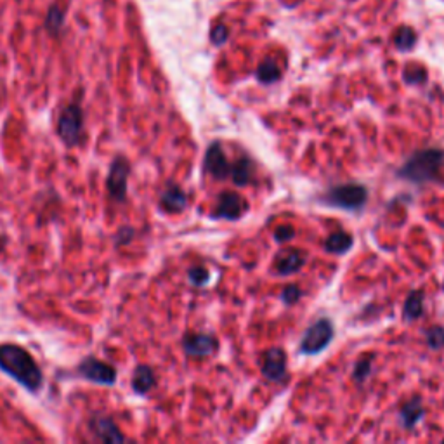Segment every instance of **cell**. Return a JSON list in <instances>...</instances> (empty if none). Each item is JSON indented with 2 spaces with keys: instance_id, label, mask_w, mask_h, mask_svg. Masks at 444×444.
<instances>
[{
  "instance_id": "6da1fadb",
  "label": "cell",
  "mask_w": 444,
  "mask_h": 444,
  "mask_svg": "<svg viewBox=\"0 0 444 444\" xmlns=\"http://www.w3.org/2000/svg\"><path fill=\"white\" fill-rule=\"evenodd\" d=\"M0 370L30 392H38L44 384L42 370L33 356L18 344H0Z\"/></svg>"
},
{
  "instance_id": "7a4b0ae2",
  "label": "cell",
  "mask_w": 444,
  "mask_h": 444,
  "mask_svg": "<svg viewBox=\"0 0 444 444\" xmlns=\"http://www.w3.org/2000/svg\"><path fill=\"white\" fill-rule=\"evenodd\" d=\"M444 162L443 149H423L415 153L399 170V175L409 179L411 182L432 181L438 175L439 167Z\"/></svg>"
},
{
  "instance_id": "3957f363",
  "label": "cell",
  "mask_w": 444,
  "mask_h": 444,
  "mask_svg": "<svg viewBox=\"0 0 444 444\" xmlns=\"http://www.w3.org/2000/svg\"><path fill=\"white\" fill-rule=\"evenodd\" d=\"M57 136L66 146H76L82 139L83 130V111L78 105H68L59 115L57 120Z\"/></svg>"
},
{
  "instance_id": "277c9868",
  "label": "cell",
  "mask_w": 444,
  "mask_h": 444,
  "mask_svg": "<svg viewBox=\"0 0 444 444\" xmlns=\"http://www.w3.org/2000/svg\"><path fill=\"white\" fill-rule=\"evenodd\" d=\"M130 175V163L125 156L117 155L110 165L108 177H106V189L110 198L117 204H124L127 198V185Z\"/></svg>"
},
{
  "instance_id": "5b68a950",
  "label": "cell",
  "mask_w": 444,
  "mask_h": 444,
  "mask_svg": "<svg viewBox=\"0 0 444 444\" xmlns=\"http://www.w3.org/2000/svg\"><path fill=\"white\" fill-rule=\"evenodd\" d=\"M366 189L359 185H346L333 187L330 193L327 194V204L339 209L346 210H358L366 204Z\"/></svg>"
},
{
  "instance_id": "8992f818",
  "label": "cell",
  "mask_w": 444,
  "mask_h": 444,
  "mask_svg": "<svg viewBox=\"0 0 444 444\" xmlns=\"http://www.w3.org/2000/svg\"><path fill=\"white\" fill-rule=\"evenodd\" d=\"M333 339V325L328 320L316 321L312 327L308 328L305 335L302 337L300 351L304 354H317L332 342Z\"/></svg>"
},
{
  "instance_id": "52a82bcc",
  "label": "cell",
  "mask_w": 444,
  "mask_h": 444,
  "mask_svg": "<svg viewBox=\"0 0 444 444\" xmlns=\"http://www.w3.org/2000/svg\"><path fill=\"white\" fill-rule=\"evenodd\" d=\"M78 375L86 378V380L93 382V384L108 385V387L115 385V382H117V370H115V366H111L98 358L83 359L78 365Z\"/></svg>"
},
{
  "instance_id": "ba28073f",
  "label": "cell",
  "mask_w": 444,
  "mask_h": 444,
  "mask_svg": "<svg viewBox=\"0 0 444 444\" xmlns=\"http://www.w3.org/2000/svg\"><path fill=\"white\" fill-rule=\"evenodd\" d=\"M245 206H247V201L238 193H222L219 200H217L216 212L212 214V217H216V219L236 221L245 212Z\"/></svg>"
},
{
  "instance_id": "9c48e42d",
  "label": "cell",
  "mask_w": 444,
  "mask_h": 444,
  "mask_svg": "<svg viewBox=\"0 0 444 444\" xmlns=\"http://www.w3.org/2000/svg\"><path fill=\"white\" fill-rule=\"evenodd\" d=\"M90 431L99 441L103 443H124L125 436L122 434L120 428L117 427L115 420L111 416L95 415L90 420Z\"/></svg>"
},
{
  "instance_id": "30bf717a",
  "label": "cell",
  "mask_w": 444,
  "mask_h": 444,
  "mask_svg": "<svg viewBox=\"0 0 444 444\" xmlns=\"http://www.w3.org/2000/svg\"><path fill=\"white\" fill-rule=\"evenodd\" d=\"M205 170L209 172L212 177L219 179H228L229 172H231V167H229L228 158H226L224 151H222L221 143H214L212 146L209 148L205 155Z\"/></svg>"
},
{
  "instance_id": "8fae6325",
  "label": "cell",
  "mask_w": 444,
  "mask_h": 444,
  "mask_svg": "<svg viewBox=\"0 0 444 444\" xmlns=\"http://www.w3.org/2000/svg\"><path fill=\"white\" fill-rule=\"evenodd\" d=\"M182 346H185V351L189 356L205 358V356L212 354L214 349H216L217 340L212 335H205V333H191V335L185 337Z\"/></svg>"
},
{
  "instance_id": "7c38bea8",
  "label": "cell",
  "mask_w": 444,
  "mask_h": 444,
  "mask_svg": "<svg viewBox=\"0 0 444 444\" xmlns=\"http://www.w3.org/2000/svg\"><path fill=\"white\" fill-rule=\"evenodd\" d=\"M262 373L273 382L283 380L286 373V354L281 349H271L266 352L262 365Z\"/></svg>"
},
{
  "instance_id": "4fadbf2b",
  "label": "cell",
  "mask_w": 444,
  "mask_h": 444,
  "mask_svg": "<svg viewBox=\"0 0 444 444\" xmlns=\"http://www.w3.org/2000/svg\"><path fill=\"white\" fill-rule=\"evenodd\" d=\"M187 205V197L185 191L179 186L170 185L160 197V206L165 210L167 214H177L182 212Z\"/></svg>"
},
{
  "instance_id": "5bb4252c",
  "label": "cell",
  "mask_w": 444,
  "mask_h": 444,
  "mask_svg": "<svg viewBox=\"0 0 444 444\" xmlns=\"http://www.w3.org/2000/svg\"><path fill=\"white\" fill-rule=\"evenodd\" d=\"M155 384H156L155 371L149 368L148 365H139L134 370L132 389L136 390L137 394H148L149 390L155 387Z\"/></svg>"
},
{
  "instance_id": "9a60e30c",
  "label": "cell",
  "mask_w": 444,
  "mask_h": 444,
  "mask_svg": "<svg viewBox=\"0 0 444 444\" xmlns=\"http://www.w3.org/2000/svg\"><path fill=\"white\" fill-rule=\"evenodd\" d=\"M305 264V255L298 250H288L278 259L276 269L279 274H293Z\"/></svg>"
},
{
  "instance_id": "2e32d148",
  "label": "cell",
  "mask_w": 444,
  "mask_h": 444,
  "mask_svg": "<svg viewBox=\"0 0 444 444\" xmlns=\"http://www.w3.org/2000/svg\"><path fill=\"white\" fill-rule=\"evenodd\" d=\"M399 416H401V422H403L404 427L407 428L415 427L423 416V408H422V403H420L419 397H415V399H411L409 403L404 404V408L401 409Z\"/></svg>"
},
{
  "instance_id": "e0dca14e",
  "label": "cell",
  "mask_w": 444,
  "mask_h": 444,
  "mask_svg": "<svg viewBox=\"0 0 444 444\" xmlns=\"http://www.w3.org/2000/svg\"><path fill=\"white\" fill-rule=\"evenodd\" d=\"M231 177L235 181V185L238 186H245L252 181L254 177V163L250 162L248 158H240L235 165L231 167Z\"/></svg>"
},
{
  "instance_id": "ac0fdd59",
  "label": "cell",
  "mask_w": 444,
  "mask_h": 444,
  "mask_svg": "<svg viewBox=\"0 0 444 444\" xmlns=\"http://www.w3.org/2000/svg\"><path fill=\"white\" fill-rule=\"evenodd\" d=\"M351 247L352 238L347 233H335V235H332L330 238L327 240V243H325V248H327L328 252H332V254H346Z\"/></svg>"
},
{
  "instance_id": "d6986e66",
  "label": "cell",
  "mask_w": 444,
  "mask_h": 444,
  "mask_svg": "<svg viewBox=\"0 0 444 444\" xmlns=\"http://www.w3.org/2000/svg\"><path fill=\"white\" fill-rule=\"evenodd\" d=\"M423 312V293L420 290L409 293L407 298V304H404V316L408 320H416V317L422 316Z\"/></svg>"
},
{
  "instance_id": "ffe728a7",
  "label": "cell",
  "mask_w": 444,
  "mask_h": 444,
  "mask_svg": "<svg viewBox=\"0 0 444 444\" xmlns=\"http://www.w3.org/2000/svg\"><path fill=\"white\" fill-rule=\"evenodd\" d=\"M416 42V35L409 26H403V28L397 30L396 37H394V44L399 51H409V49L415 45Z\"/></svg>"
},
{
  "instance_id": "44dd1931",
  "label": "cell",
  "mask_w": 444,
  "mask_h": 444,
  "mask_svg": "<svg viewBox=\"0 0 444 444\" xmlns=\"http://www.w3.org/2000/svg\"><path fill=\"white\" fill-rule=\"evenodd\" d=\"M279 68L274 61H264L257 70V78L264 83H273L279 78Z\"/></svg>"
},
{
  "instance_id": "7402d4cb",
  "label": "cell",
  "mask_w": 444,
  "mask_h": 444,
  "mask_svg": "<svg viewBox=\"0 0 444 444\" xmlns=\"http://www.w3.org/2000/svg\"><path fill=\"white\" fill-rule=\"evenodd\" d=\"M427 344L431 349H439L444 346V328L443 327H431L427 330Z\"/></svg>"
},
{
  "instance_id": "603a6c76",
  "label": "cell",
  "mask_w": 444,
  "mask_h": 444,
  "mask_svg": "<svg viewBox=\"0 0 444 444\" xmlns=\"http://www.w3.org/2000/svg\"><path fill=\"white\" fill-rule=\"evenodd\" d=\"M63 21H64L63 11H59L57 7H52V9L49 11V16H47L49 32L56 35V33L61 30V26H63Z\"/></svg>"
},
{
  "instance_id": "cb8c5ba5",
  "label": "cell",
  "mask_w": 444,
  "mask_h": 444,
  "mask_svg": "<svg viewBox=\"0 0 444 444\" xmlns=\"http://www.w3.org/2000/svg\"><path fill=\"white\" fill-rule=\"evenodd\" d=\"M189 281L197 286H204L210 281V271L206 267H191L189 269Z\"/></svg>"
},
{
  "instance_id": "d4e9b609",
  "label": "cell",
  "mask_w": 444,
  "mask_h": 444,
  "mask_svg": "<svg viewBox=\"0 0 444 444\" xmlns=\"http://www.w3.org/2000/svg\"><path fill=\"white\" fill-rule=\"evenodd\" d=\"M134 235H136V231H134V229L130 228V226L120 228V229H118L117 235H115V245H117V247H120V245L130 243V241H132V238H134Z\"/></svg>"
},
{
  "instance_id": "484cf974",
  "label": "cell",
  "mask_w": 444,
  "mask_h": 444,
  "mask_svg": "<svg viewBox=\"0 0 444 444\" xmlns=\"http://www.w3.org/2000/svg\"><path fill=\"white\" fill-rule=\"evenodd\" d=\"M370 366H371V361H368V359H363V361H359L358 365H356V370H354V378L358 382H363L366 377H368L370 373Z\"/></svg>"
},
{
  "instance_id": "4316f807",
  "label": "cell",
  "mask_w": 444,
  "mask_h": 444,
  "mask_svg": "<svg viewBox=\"0 0 444 444\" xmlns=\"http://www.w3.org/2000/svg\"><path fill=\"white\" fill-rule=\"evenodd\" d=\"M281 298L285 300V304H296L298 298H300V290H298L296 285L286 286V288L283 290Z\"/></svg>"
},
{
  "instance_id": "83f0119b",
  "label": "cell",
  "mask_w": 444,
  "mask_h": 444,
  "mask_svg": "<svg viewBox=\"0 0 444 444\" xmlns=\"http://www.w3.org/2000/svg\"><path fill=\"white\" fill-rule=\"evenodd\" d=\"M293 235H296V229L292 228V226H281V228L276 229V233H274V236H276L278 241H288L293 238Z\"/></svg>"
},
{
  "instance_id": "f1b7e54d",
  "label": "cell",
  "mask_w": 444,
  "mask_h": 444,
  "mask_svg": "<svg viewBox=\"0 0 444 444\" xmlns=\"http://www.w3.org/2000/svg\"><path fill=\"white\" fill-rule=\"evenodd\" d=\"M404 80L409 83H420L426 80V71L422 68H416V70H409L404 74Z\"/></svg>"
},
{
  "instance_id": "f546056e",
  "label": "cell",
  "mask_w": 444,
  "mask_h": 444,
  "mask_svg": "<svg viewBox=\"0 0 444 444\" xmlns=\"http://www.w3.org/2000/svg\"><path fill=\"white\" fill-rule=\"evenodd\" d=\"M226 38H228V30H226V26L219 25V26H217V28L212 30V42L216 45L224 44Z\"/></svg>"
}]
</instances>
